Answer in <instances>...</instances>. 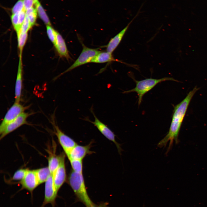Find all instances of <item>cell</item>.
Segmentation results:
<instances>
[{
	"label": "cell",
	"mask_w": 207,
	"mask_h": 207,
	"mask_svg": "<svg viewBox=\"0 0 207 207\" xmlns=\"http://www.w3.org/2000/svg\"><path fill=\"white\" fill-rule=\"evenodd\" d=\"M198 89L197 87H195L182 101L175 106L168 132L157 144L159 147H165L169 142L167 153L172 147L174 141L176 143L178 142L179 133L188 108L193 97Z\"/></svg>",
	"instance_id": "obj_1"
},
{
	"label": "cell",
	"mask_w": 207,
	"mask_h": 207,
	"mask_svg": "<svg viewBox=\"0 0 207 207\" xmlns=\"http://www.w3.org/2000/svg\"><path fill=\"white\" fill-rule=\"evenodd\" d=\"M68 182L78 201L83 203L86 206L93 203L87 191L83 173L72 170L68 176Z\"/></svg>",
	"instance_id": "obj_2"
},
{
	"label": "cell",
	"mask_w": 207,
	"mask_h": 207,
	"mask_svg": "<svg viewBox=\"0 0 207 207\" xmlns=\"http://www.w3.org/2000/svg\"><path fill=\"white\" fill-rule=\"evenodd\" d=\"M134 80L136 83V87L133 89L124 91L123 93H125L132 92H136L138 97L139 106L141 102L143 95L158 84L167 80L178 81L173 78L169 77H165L158 79L147 78L141 80H137L134 79Z\"/></svg>",
	"instance_id": "obj_3"
},
{
	"label": "cell",
	"mask_w": 207,
	"mask_h": 207,
	"mask_svg": "<svg viewBox=\"0 0 207 207\" xmlns=\"http://www.w3.org/2000/svg\"><path fill=\"white\" fill-rule=\"evenodd\" d=\"M82 46V50L78 57L72 65L61 75L82 65L91 62L93 58L101 52L97 49L87 47L83 44Z\"/></svg>",
	"instance_id": "obj_4"
},
{
	"label": "cell",
	"mask_w": 207,
	"mask_h": 207,
	"mask_svg": "<svg viewBox=\"0 0 207 207\" xmlns=\"http://www.w3.org/2000/svg\"><path fill=\"white\" fill-rule=\"evenodd\" d=\"M90 111L94 117V121H92L87 118H85V120L93 124L106 138L113 142L116 146L118 152L121 154L122 150L120 144L117 142L115 140V135L105 124L100 121L96 116L92 108H91Z\"/></svg>",
	"instance_id": "obj_5"
},
{
	"label": "cell",
	"mask_w": 207,
	"mask_h": 207,
	"mask_svg": "<svg viewBox=\"0 0 207 207\" xmlns=\"http://www.w3.org/2000/svg\"><path fill=\"white\" fill-rule=\"evenodd\" d=\"M28 108L19 103L15 102L6 113L0 125V134L5 127L17 118L20 114L24 112Z\"/></svg>",
	"instance_id": "obj_6"
},
{
	"label": "cell",
	"mask_w": 207,
	"mask_h": 207,
	"mask_svg": "<svg viewBox=\"0 0 207 207\" xmlns=\"http://www.w3.org/2000/svg\"><path fill=\"white\" fill-rule=\"evenodd\" d=\"M52 124L54 129L55 133L58 141L67 156L77 144L72 139L64 133L54 121L52 122Z\"/></svg>",
	"instance_id": "obj_7"
},
{
	"label": "cell",
	"mask_w": 207,
	"mask_h": 207,
	"mask_svg": "<svg viewBox=\"0 0 207 207\" xmlns=\"http://www.w3.org/2000/svg\"><path fill=\"white\" fill-rule=\"evenodd\" d=\"M57 194L55 189L51 174L45 182L44 199L40 207H45L48 204H51L52 207H55Z\"/></svg>",
	"instance_id": "obj_8"
},
{
	"label": "cell",
	"mask_w": 207,
	"mask_h": 207,
	"mask_svg": "<svg viewBox=\"0 0 207 207\" xmlns=\"http://www.w3.org/2000/svg\"><path fill=\"white\" fill-rule=\"evenodd\" d=\"M65 158V154L62 153L60 165L52 174L54 187L56 193L57 194L66 179Z\"/></svg>",
	"instance_id": "obj_9"
},
{
	"label": "cell",
	"mask_w": 207,
	"mask_h": 207,
	"mask_svg": "<svg viewBox=\"0 0 207 207\" xmlns=\"http://www.w3.org/2000/svg\"><path fill=\"white\" fill-rule=\"evenodd\" d=\"M20 183L21 185L20 190L24 189L27 190L30 193L32 198L34 190L40 185L35 170L28 169L25 177Z\"/></svg>",
	"instance_id": "obj_10"
},
{
	"label": "cell",
	"mask_w": 207,
	"mask_h": 207,
	"mask_svg": "<svg viewBox=\"0 0 207 207\" xmlns=\"http://www.w3.org/2000/svg\"><path fill=\"white\" fill-rule=\"evenodd\" d=\"M32 113L23 112L20 114L12 122L8 124L0 133V139H2L9 134L14 131L24 124H28L27 121L28 118Z\"/></svg>",
	"instance_id": "obj_11"
},
{
	"label": "cell",
	"mask_w": 207,
	"mask_h": 207,
	"mask_svg": "<svg viewBox=\"0 0 207 207\" xmlns=\"http://www.w3.org/2000/svg\"><path fill=\"white\" fill-rule=\"evenodd\" d=\"M91 147V143L85 146L77 144L72 149L67 157L68 159L82 160L87 155L92 153L90 150Z\"/></svg>",
	"instance_id": "obj_12"
},
{
	"label": "cell",
	"mask_w": 207,
	"mask_h": 207,
	"mask_svg": "<svg viewBox=\"0 0 207 207\" xmlns=\"http://www.w3.org/2000/svg\"><path fill=\"white\" fill-rule=\"evenodd\" d=\"M22 86V55H20L18 68L15 90V102L19 103L21 99Z\"/></svg>",
	"instance_id": "obj_13"
},
{
	"label": "cell",
	"mask_w": 207,
	"mask_h": 207,
	"mask_svg": "<svg viewBox=\"0 0 207 207\" xmlns=\"http://www.w3.org/2000/svg\"><path fill=\"white\" fill-rule=\"evenodd\" d=\"M138 14L139 12L133 19L124 28L110 40L106 46L107 52L112 53L120 43L130 24Z\"/></svg>",
	"instance_id": "obj_14"
},
{
	"label": "cell",
	"mask_w": 207,
	"mask_h": 207,
	"mask_svg": "<svg viewBox=\"0 0 207 207\" xmlns=\"http://www.w3.org/2000/svg\"><path fill=\"white\" fill-rule=\"evenodd\" d=\"M54 46L60 57H65L68 60L71 59L65 41L57 32L56 42Z\"/></svg>",
	"instance_id": "obj_15"
},
{
	"label": "cell",
	"mask_w": 207,
	"mask_h": 207,
	"mask_svg": "<svg viewBox=\"0 0 207 207\" xmlns=\"http://www.w3.org/2000/svg\"><path fill=\"white\" fill-rule=\"evenodd\" d=\"M116 61L125 63L114 58L112 53L107 52H100L91 60V62L102 63Z\"/></svg>",
	"instance_id": "obj_16"
},
{
	"label": "cell",
	"mask_w": 207,
	"mask_h": 207,
	"mask_svg": "<svg viewBox=\"0 0 207 207\" xmlns=\"http://www.w3.org/2000/svg\"><path fill=\"white\" fill-rule=\"evenodd\" d=\"M62 154L56 155L53 153H50L48 157V167L53 174L58 167L60 163Z\"/></svg>",
	"instance_id": "obj_17"
},
{
	"label": "cell",
	"mask_w": 207,
	"mask_h": 207,
	"mask_svg": "<svg viewBox=\"0 0 207 207\" xmlns=\"http://www.w3.org/2000/svg\"><path fill=\"white\" fill-rule=\"evenodd\" d=\"M35 170L39 184L45 182L51 174L48 167H43Z\"/></svg>",
	"instance_id": "obj_18"
},
{
	"label": "cell",
	"mask_w": 207,
	"mask_h": 207,
	"mask_svg": "<svg viewBox=\"0 0 207 207\" xmlns=\"http://www.w3.org/2000/svg\"><path fill=\"white\" fill-rule=\"evenodd\" d=\"M34 5L37 14L40 18L46 25L51 26V23L49 18L40 2L38 1Z\"/></svg>",
	"instance_id": "obj_19"
},
{
	"label": "cell",
	"mask_w": 207,
	"mask_h": 207,
	"mask_svg": "<svg viewBox=\"0 0 207 207\" xmlns=\"http://www.w3.org/2000/svg\"><path fill=\"white\" fill-rule=\"evenodd\" d=\"M17 34L18 37V46L20 51V54L22 55L23 49L28 37L27 32H19Z\"/></svg>",
	"instance_id": "obj_20"
},
{
	"label": "cell",
	"mask_w": 207,
	"mask_h": 207,
	"mask_svg": "<svg viewBox=\"0 0 207 207\" xmlns=\"http://www.w3.org/2000/svg\"><path fill=\"white\" fill-rule=\"evenodd\" d=\"M26 16H27L31 27L36 23L37 13L36 8L33 7L26 11Z\"/></svg>",
	"instance_id": "obj_21"
},
{
	"label": "cell",
	"mask_w": 207,
	"mask_h": 207,
	"mask_svg": "<svg viewBox=\"0 0 207 207\" xmlns=\"http://www.w3.org/2000/svg\"><path fill=\"white\" fill-rule=\"evenodd\" d=\"M73 171L83 173V164L82 160L73 159H69Z\"/></svg>",
	"instance_id": "obj_22"
},
{
	"label": "cell",
	"mask_w": 207,
	"mask_h": 207,
	"mask_svg": "<svg viewBox=\"0 0 207 207\" xmlns=\"http://www.w3.org/2000/svg\"><path fill=\"white\" fill-rule=\"evenodd\" d=\"M28 169L20 168L17 170L14 173L12 178L14 181H21L25 177Z\"/></svg>",
	"instance_id": "obj_23"
},
{
	"label": "cell",
	"mask_w": 207,
	"mask_h": 207,
	"mask_svg": "<svg viewBox=\"0 0 207 207\" xmlns=\"http://www.w3.org/2000/svg\"><path fill=\"white\" fill-rule=\"evenodd\" d=\"M46 29L49 38L54 45L56 42L57 31L50 25H46Z\"/></svg>",
	"instance_id": "obj_24"
},
{
	"label": "cell",
	"mask_w": 207,
	"mask_h": 207,
	"mask_svg": "<svg viewBox=\"0 0 207 207\" xmlns=\"http://www.w3.org/2000/svg\"><path fill=\"white\" fill-rule=\"evenodd\" d=\"M23 0H18L12 9V14H19L24 9Z\"/></svg>",
	"instance_id": "obj_25"
},
{
	"label": "cell",
	"mask_w": 207,
	"mask_h": 207,
	"mask_svg": "<svg viewBox=\"0 0 207 207\" xmlns=\"http://www.w3.org/2000/svg\"><path fill=\"white\" fill-rule=\"evenodd\" d=\"M31 27L28 17L26 16L21 26L20 30L17 33L19 32H27Z\"/></svg>",
	"instance_id": "obj_26"
},
{
	"label": "cell",
	"mask_w": 207,
	"mask_h": 207,
	"mask_svg": "<svg viewBox=\"0 0 207 207\" xmlns=\"http://www.w3.org/2000/svg\"><path fill=\"white\" fill-rule=\"evenodd\" d=\"M19 14H12L11 16V22L14 28L16 30L18 22Z\"/></svg>",
	"instance_id": "obj_27"
},
{
	"label": "cell",
	"mask_w": 207,
	"mask_h": 207,
	"mask_svg": "<svg viewBox=\"0 0 207 207\" xmlns=\"http://www.w3.org/2000/svg\"><path fill=\"white\" fill-rule=\"evenodd\" d=\"M24 8L25 11L33 7L34 0H23Z\"/></svg>",
	"instance_id": "obj_28"
},
{
	"label": "cell",
	"mask_w": 207,
	"mask_h": 207,
	"mask_svg": "<svg viewBox=\"0 0 207 207\" xmlns=\"http://www.w3.org/2000/svg\"><path fill=\"white\" fill-rule=\"evenodd\" d=\"M108 203L107 202H101L98 204L93 203L86 207H108Z\"/></svg>",
	"instance_id": "obj_29"
},
{
	"label": "cell",
	"mask_w": 207,
	"mask_h": 207,
	"mask_svg": "<svg viewBox=\"0 0 207 207\" xmlns=\"http://www.w3.org/2000/svg\"><path fill=\"white\" fill-rule=\"evenodd\" d=\"M34 4L36 3L38 1H39L38 0H34Z\"/></svg>",
	"instance_id": "obj_30"
}]
</instances>
